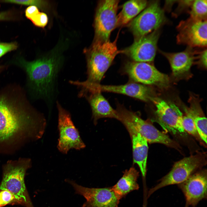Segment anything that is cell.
I'll use <instances>...</instances> for the list:
<instances>
[{
  "label": "cell",
  "mask_w": 207,
  "mask_h": 207,
  "mask_svg": "<svg viewBox=\"0 0 207 207\" xmlns=\"http://www.w3.org/2000/svg\"><path fill=\"white\" fill-rule=\"evenodd\" d=\"M46 125L43 115L23 97L14 92L0 94V152L41 138Z\"/></svg>",
  "instance_id": "cell-1"
},
{
  "label": "cell",
  "mask_w": 207,
  "mask_h": 207,
  "mask_svg": "<svg viewBox=\"0 0 207 207\" xmlns=\"http://www.w3.org/2000/svg\"><path fill=\"white\" fill-rule=\"evenodd\" d=\"M20 63L35 93L46 101L52 102L60 68L59 60L53 57H44L32 62L22 60Z\"/></svg>",
  "instance_id": "cell-2"
},
{
  "label": "cell",
  "mask_w": 207,
  "mask_h": 207,
  "mask_svg": "<svg viewBox=\"0 0 207 207\" xmlns=\"http://www.w3.org/2000/svg\"><path fill=\"white\" fill-rule=\"evenodd\" d=\"M31 165V160L28 158L7 161L3 167V178L0 184V191H9L14 196L16 204L26 207H34L24 181L26 172Z\"/></svg>",
  "instance_id": "cell-3"
},
{
  "label": "cell",
  "mask_w": 207,
  "mask_h": 207,
  "mask_svg": "<svg viewBox=\"0 0 207 207\" xmlns=\"http://www.w3.org/2000/svg\"><path fill=\"white\" fill-rule=\"evenodd\" d=\"M117 37L113 42L95 41L90 49L87 58L88 83L99 84L104 75L116 56L122 51L118 50L116 45Z\"/></svg>",
  "instance_id": "cell-4"
},
{
  "label": "cell",
  "mask_w": 207,
  "mask_h": 207,
  "mask_svg": "<svg viewBox=\"0 0 207 207\" xmlns=\"http://www.w3.org/2000/svg\"><path fill=\"white\" fill-rule=\"evenodd\" d=\"M166 21L164 9L161 7L158 1H154L148 4L131 21L129 27L135 40L159 29Z\"/></svg>",
  "instance_id": "cell-5"
},
{
  "label": "cell",
  "mask_w": 207,
  "mask_h": 207,
  "mask_svg": "<svg viewBox=\"0 0 207 207\" xmlns=\"http://www.w3.org/2000/svg\"><path fill=\"white\" fill-rule=\"evenodd\" d=\"M56 104L59 135L57 145L58 150L62 153L66 154L71 149L80 150L84 148L85 145L72 120L70 113L58 101Z\"/></svg>",
  "instance_id": "cell-6"
},
{
  "label": "cell",
  "mask_w": 207,
  "mask_h": 207,
  "mask_svg": "<svg viewBox=\"0 0 207 207\" xmlns=\"http://www.w3.org/2000/svg\"><path fill=\"white\" fill-rule=\"evenodd\" d=\"M119 0L100 1L94 20L95 41L106 42L111 32L117 26V12Z\"/></svg>",
  "instance_id": "cell-7"
},
{
  "label": "cell",
  "mask_w": 207,
  "mask_h": 207,
  "mask_svg": "<svg viewBox=\"0 0 207 207\" xmlns=\"http://www.w3.org/2000/svg\"><path fill=\"white\" fill-rule=\"evenodd\" d=\"M124 71L130 79L135 83L161 88L167 87L169 85L168 76L148 62H128L125 64Z\"/></svg>",
  "instance_id": "cell-8"
},
{
  "label": "cell",
  "mask_w": 207,
  "mask_h": 207,
  "mask_svg": "<svg viewBox=\"0 0 207 207\" xmlns=\"http://www.w3.org/2000/svg\"><path fill=\"white\" fill-rule=\"evenodd\" d=\"M202 156L199 155L185 158L176 162L170 172L160 180L159 183L151 189L148 198L156 191L168 185L180 184L186 180L202 164Z\"/></svg>",
  "instance_id": "cell-9"
},
{
  "label": "cell",
  "mask_w": 207,
  "mask_h": 207,
  "mask_svg": "<svg viewBox=\"0 0 207 207\" xmlns=\"http://www.w3.org/2000/svg\"><path fill=\"white\" fill-rule=\"evenodd\" d=\"M177 43L191 47L204 48L207 45V20L190 18L181 21L177 25Z\"/></svg>",
  "instance_id": "cell-10"
},
{
  "label": "cell",
  "mask_w": 207,
  "mask_h": 207,
  "mask_svg": "<svg viewBox=\"0 0 207 207\" xmlns=\"http://www.w3.org/2000/svg\"><path fill=\"white\" fill-rule=\"evenodd\" d=\"M65 181L72 185L76 193L83 196L86 199L82 207H118L120 199L112 187L89 188L79 185L70 179Z\"/></svg>",
  "instance_id": "cell-11"
},
{
  "label": "cell",
  "mask_w": 207,
  "mask_h": 207,
  "mask_svg": "<svg viewBox=\"0 0 207 207\" xmlns=\"http://www.w3.org/2000/svg\"><path fill=\"white\" fill-rule=\"evenodd\" d=\"M116 110L117 115L130 122L147 142L160 143L169 146L175 145V143L167 135L158 130L150 122L142 119L135 112L120 105L117 106Z\"/></svg>",
  "instance_id": "cell-12"
},
{
  "label": "cell",
  "mask_w": 207,
  "mask_h": 207,
  "mask_svg": "<svg viewBox=\"0 0 207 207\" xmlns=\"http://www.w3.org/2000/svg\"><path fill=\"white\" fill-rule=\"evenodd\" d=\"M151 101L156 107V122L164 129L173 134L185 132L182 124L183 115L177 106L157 97H153Z\"/></svg>",
  "instance_id": "cell-13"
},
{
  "label": "cell",
  "mask_w": 207,
  "mask_h": 207,
  "mask_svg": "<svg viewBox=\"0 0 207 207\" xmlns=\"http://www.w3.org/2000/svg\"><path fill=\"white\" fill-rule=\"evenodd\" d=\"M160 34L158 29L135 39L130 46L122 51V53L135 62L148 63L152 62L156 55Z\"/></svg>",
  "instance_id": "cell-14"
},
{
  "label": "cell",
  "mask_w": 207,
  "mask_h": 207,
  "mask_svg": "<svg viewBox=\"0 0 207 207\" xmlns=\"http://www.w3.org/2000/svg\"><path fill=\"white\" fill-rule=\"evenodd\" d=\"M206 170L191 175L186 180L178 184L186 199L185 207H195L201 200L207 198Z\"/></svg>",
  "instance_id": "cell-15"
},
{
  "label": "cell",
  "mask_w": 207,
  "mask_h": 207,
  "mask_svg": "<svg viewBox=\"0 0 207 207\" xmlns=\"http://www.w3.org/2000/svg\"><path fill=\"white\" fill-rule=\"evenodd\" d=\"M88 88L91 91L123 94L145 102L151 101L154 97L150 87L135 82L120 85L91 84L88 85Z\"/></svg>",
  "instance_id": "cell-16"
},
{
  "label": "cell",
  "mask_w": 207,
  "mask_h": 207,
  "mask_svg": "<svg viewBox=\"0 0 207 207\" xmlns=\"http://www.w3.org/2000/svg\"><path fill=\"white\" fill-rule=\"evenodd\" d=\"M117 118L124 124L129 133L132 144L133 163L138 166L142 176L144 178L146 173L148 142L127 119L118 115Z\"/></svg>",
  "instance_id": "cell-17"
},
{
  "label": "cell",
  "mask_w": 207,
  "mask_h": 207,
  "mask_svg": "<svg viewBox=\"0 0 207 207\" xmlns=\"http://www.w3.org/2000/svg\"><path fill=\"white\" fill-rule=\"evenodd\" d=\"M198 51L187 46L184 51L179 52L159 51L168 60L173 77L179 79L186 77L190 74L191 67L195 62Z\"/></svg>",
  "instance_id": "cell-18"
},
{
  "label": "cell",
  "mask_w": 207,
  "mask_h": 207,
  "mask_svg": "<svg viewBox=\"0 0 207 207\" xmlns=\"http://www.w3.org/2000/svg\"><path fill=\"white\" fill-rule=\"evenodd\" d=\"M79 97H85L87 99L91 108L92 117L95 124L101 118H109L117 119L116 110H114L101 94L96 91L80 90Z\"/></svg>",
  "instance_id": "cell-19"
},
{
  "label": "cell",
  "mask_w": 207,
  "mask_h": 207,
  "mask_svg": "<svg viewBox=\"0 0 207 207\" xmlns=\"http://www.w3.org/2000/svg\"><path fill=\"white\" fill-rule=\"evenodd\" d=\"M139 173L134 167L126 170L123 175L112 188L121 199L130 192L139 189L137 179Z\"/></svg>",
  "instance_id": "cell-20"
},
{
  "label": "cell",
  "mask_w": 207,
  "mask_h": 207,
  "mask_svg": "<svg viewBox=\"0 0 207 207\" xmlns=\"http://www.w3.org/2000/svg\"><path fill=\"white\" fill-rule=\"evenodd\" d=\"M190 106L185 109L193 118L200 138L207 143V119L204 116L198 97L191 95L189 100Z\"/></svg>",
  "instance_id": "cell-21"
},
{
  "label": "cell",
  "mask_w": 207,
  "mask_h": 207,
  "mask_svg": "<svg viewBox=\"0 0 207 207\" xmlns=\"http://www.w3.org/2000/svg\"><path fill=\"white\" fill-rule=\"evenodd\" d=\"M148 4V2L145 0H132L126 2L117 16V26H122L127 24L143 10Z\"/></svg>",
  "instance_id": "cell-22"
},
{
  "label": "cell",
  "mask_w": 207,
  "mask_h": 207,
  "mask_svg": "<svg viewBox=\"0 0 207 207\" xmlns=\"http://www.w3.org/2000/svg\"><path fill=\"white\" fill-rule=\"evenodd\" d=\"M206 0H193L188 13L190 18L197 20H207Z\"/></svg>",
  "instance_id": "cell-23"
},
{
  "label": "cell",
  "mask_w": 207,
  "mask_h": 207,
  "mask_svg": "<svg viewBox=\"0 0 207 207\" xmlns=\"http://www.w3.org/2000/svg\"><path fill=\"white\" fill-rule=\"evenodd\" d=\"M185 111L186 114L183 116L182 119V124L185 131L195 137L199 136L193 118L185 109Z\"/></svg>",
  "instance_id": "cell-24"
},
{
  "label": "cell",
  "mask_w": 207,
  "mask_h": 207,
  "mask_svg": "<svg viewBox=\"0 0 207 207\" xmlns=\"http://www.w3.org/2000/svg\"><path fill=\"white\" fill-rule=\"evenodd\" d=\"M3 1L22 5H34L39 8L43 7L47 3L44 1L36 0H8Z\"/></svg>",
  "instance_id": "cell-25"
},
{
  "label": "cell",
  "mask_w": 207,
  "mask_h": 207,
  "mask_svg": "<svg viewBox=\"0 0 207 207\" xmlns=\"http://www.w3.org/2000/svg\"><path fill=\"white\" fill-rule=\"evenodd\" d=\"M0 202L2 206L10 204H16L14 195L7 190L0 191Z\"/></svg>",
  "instance_id": "cell-26"
},
{
  "label": "cell",
  "mask_w": 207,
  "mask_h": 207,
  "mask_svg": "<svg viewBox=\"0 0 207 207\" xmlns=\"http://www.w3.org/2000/svg\"><path fill=\"white\" fill-rule=\"evenodd\" d=\"M30 20L35 26L43 28L48 23V18L46 14L39 12Z\"/></svg>",
  "instance_id": "cell-27"
},
{
  "label": "cell",
  "mask_w": 207,
  "mask_h": 207,
  "mask_svg": "<svg viewBox=\"0 0 207 207\" xmlns=\"http://www.w3.org/2000/svg\"><path fill=\"white\" fill-rule=\"evenodd\" d=\"M177 1L178 6L173 13V15L174 16H177L179 14L186 10H187L188 12L193 0H180Z\"/></svg>",
  "instance_id": "cell-28"
},
{
  "label": "cell",
  "mask_w": 207,
  "mask_h": 207,
  "mask_svg": "<svg viewBox=\"0 0 207 207\" xmlns=\"http://www.w3.org/2000/svg\"><path fill=\"white\" fill-rule=\"evenodd\" d=\"M196 63L200 67L206 69L207 68V49L198 50L196 55Z\"/></svg>",
  "instance_id": "cell-29"
},
{
  "label": "cell",
  "mask_w": 207,
  "mask_h": 207,
  "mask_svg": "<svg viewBox=\"0 0 207 207\" xmlns=\"http://www.w3.org/2000/svg\"><path fill=\"white\" fill-rule=\"evenodd\" d=\"M17 47L16 42L0 43V57L8 52L16 49Z\"/></svg>",
  "instance_id": "cell-30"
},
{
  "label": "cell",
  "mask_w": 207,
  "mask_h": 207,
  "mask_svg": "<svg viewBox=\"0 0 207 207\" xmlns=\"http://www.w3.org/2000/svg\"><path fill=\"white\" fill-rule=\"evenodd\" d=\"M39 12V9L37 7L34 5L30 6L25 10V16L28 19L30 20Z\"/></svg>",
  "instance_id": "cell-31"
},
{
  "label": "cell",
  "mask_w": 207,
  "mask_h": 207,
  "mask_svg": "<svg viewBox=\"0 0 207 207\" xmlns=\"http://www.w3.org/2000/svg\"><path fill=\"white\" fill-rule=\"evenodd\" d=\"M9 19V15L7 12H0V20H7Z\"/></svg>",
  "instance_id": "cell-32"
},
{
  "label": "cell",
  "mask_w": 207,
  "mask_h": 207,
  "mask_svg": "<svg viewBox=\"0 0 207 207\" xmlns=\"http://www.w3.org/2000/svg\"><path fill=\"white\" fill-rule=\"evenodd\" d=\"M2 207V206H1V202H0V207Z\"/></svg>",
  "instance_id": "cell-33"
},
{
  "label": "cell",
  "mask_w": 207,
  "mask_h": 207,
  "mask_svg": "<svg viewBox=\"0 0 207 207\" xmlns=\"http://www.w3.org/2000/svg\"><path fill=\"white\" fill-rule=\"evenodd\" d=\"M1 67L0 66V69H1Z\"/></svg>",
  "instance_id": "cell-34"
}]
</instances>
